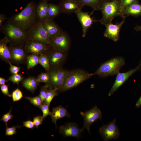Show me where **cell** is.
Instances as JSON below:
<instances>
[{
  "label": "cell",
  "instance_id": "1",
  "mask_svg": "<svg viewBox=\"0 0 141 141\" xmlns=\"http://www.w3.org/2000/svg\"><path fill=\"white\" fill-rule=\"evenodd\" d=\"M36 9L34 3L31 1L20 13L13 16L10 21L26 30L34 23L37 15Z\"/></svg>",
  "mask_w": 141,
  "mask_h": 141
},
{
  "label": "cell",
  "instance_id": "2",
  "mask_svg": "<svg viewBox=\"0 0 141 141\" xmlns=\"http://www.w3.org/2000/svg\"><path fill=\"white\" fill-rule=\"evenodd\" d=\"M125 63L122 57L113 58L102 64L95 72L91 73L92 75H97L101 77L105 78L117 75Z\"/></svg>",
  "mask_w": 141,
  "mask_h": 141
},
{
  "label": "cell",
  "instance_id": "3",
  "mask_svg": "<svg viewBox=\"0 0 141 141\" xmlns=\"http://www.w3.org/2000/svg\"><path fill=\"white\" fill-rule=\"evenodd\" d=\"M1 27L2 32L9 43L14 44L20 43L27 38V33L26 30L10 21Z\"/></svg>",
  "mask_w": 141,
  "mask_h": 141
},
{
  "label": "cell",
  "instance_id": "4",
  "mask_svg": "<svg viewBox=\"0 0 141 141\" xmlns=\"http://www.w3.org/2000/svg\"><path fill=\"white\" fill-rule=\"evenodd\" d=\"M91 76V73L82 70L68 71L65 81L58 92H64L75 87Z\"/></svg>",
  "mask_w": 141,
  "mask_h": 141
},
{
  "label": "cell",
  "instance_id": "5",
  "mask_svg": "<svg viewBox=\"0 0 141 141\" xmlns=\"http://www.w3.org/2000/svg\"><path fill=\"white\" fill-rule=\"evenodd\" d=\"M120 0H114L103 3L100 10L102 12V17L98 21L102 24L105 25L112 22L115 17L120 16Z\"/></svg>",
  "mask_w": 141,
  "mask_h": 141
},
{
  "label": "cell",
  "instance_id": "6",
  "mask_svg": "<svg viewBox=\"0 0 141 141\" xmlns=\"http://www.w3.org/2000/svg\"><path fill=\"white\" fill-rule=\"evenodd\" d=\"M27 33L29 41L50 45L51 39L41 21L33 25Z\"/></svg>",
  "mask_w": 141,
  "mask_h": 141
},
{
  "label": "cell",
  "instance_id": "7",
  "mask_svg": "<svg viewBox=\"0 0 141 141\" xmlns=\"http://www.w3.org/2000/svg\"><path fill=\"white\" fill-rule=\"evenodd\" d=\"M68 71L58 68L50 70L48 72L50 77V82L46 85L49 88L56 89L58 91L63 85Z\"/></svg>",
  "mask_w": 141,
  "mask_h": 141
},
{
  "label": "cell",
  "instance_id": "8",
  "mask_svg": "<svg viewBox=\"0 0 141 141\" xmlns=\"http://www.w3.org/2000/svg\"><path fill=\"white\" fill-rule=\"evenodd\" d=\"M80 115L84 120V125L82 129H86L90 134V127L94 122L98 119H101L102 114L100 110L95 105L90 110L85 112H81Z\"/></svg>",
  "mask_w": 141,
  "mask_h": 141
},
{
  "label": "cell",
  "instance_id": "9",
  "mask_svg": "<svg viewBox=\"0 0 141 141\" xmlns=\"http://www.w3.org/2000/svg\"><path fill=\"white\" fill-rule=\"evenodd\" d=\"M99 132L102 138L105 141L116 139L120 135L115 119L109 124L103 125L100 127Z\"/></svg>",
  "mask_w": 141,
  "mask_h": 141
},
{
  "label": "cell",
  "instance_id": "10",
  "mask_svg": "<svg viewBox=\"0 0 141 141\" xmlns=\"http://www.w3.org/2000/svg\"><path fill=\"white\" fill-rule=\"evenodd\" d=\"M70 43L68 35L66 32L63 31L51 40L50 45L54 49L66 52L69 49Z\"/></svg>",
  "mask_w": 141,
  "mask_h": 141
},
{
  "label": "cell",
  "instance_id": "11",
  "mask_svg": "<svg viewBox=\"0 0 141 141\" xmlns=\"http://www.w3.org/2000/svg\"><path fill=\"white\" fill-rule=\"evenodd\" d=\"M141 70V59L138 65L135 68L124 73L119 72L117 74L115 81L110 89L108 96L113 95L134 73Z\"/></svg>",
  "mask_w": 141,
  "mask_h": 141
},
{
  "label": "cell",
  "instance_id": "12",
  "mask_svg": "<svg viewBox=\"0 0 141 141\" xmlns=\"http://www.w3.org/2000/svg\"><path fill=\"white\" fill-rule=\"evenodd\" d=\"M58 5L60 12L67 14L75 13L84 6L79 0H61Z\"/></svg>",
  "mask_w": 141,
  "mask_h": 141
},
{
  "label": "cell",
  "instance_id": "13",
  "mask_svg": "<svg viewBox=\"0 0 141 141\" xmlns=\"http://www.w3.org/2000/svg\"><path fill=\"white\" fill-rule=\"evenodd\" d=\"M126 17L124 16L122 17L123 19L120 23L114 24L110 22L104 25L105 29L104 33V36L114 42L118 41L119 38L120 29Z\"/></svg>",
  "mask_w": 141,
  "mask_h": 141
},
{
  "label": "cell",
  "instance_id": "14",
  "mask_svg": "<svg viewBox=\"0 0 141 141\" xmlns=\"http://www.w3.org/2000/svg\"><path fill=\"white\" fill-rule=\"evenodd\" d=\"M59 132L63 136L72 137L78 138L83 131L78 125L74 122H70L61 126L59 128Z\"/></svg>",
  "mask_w": 141,
  "mask_h": 141
},
{
  "label": "cell",
  "instance_id": "15",
  "mask_svg": "<svg viewBox=\"0 0 141 141\" xmlns=\"http://www.w3.org/2000/svg\"><path fill=\"white\" fill-rule=\"evenodd\" d=\"M51 48L46 53L49 61L50 67L58 68L64 61L66 52Z\"/></svg>",
  "mask_w": 141,
  "mask_h": 141
},
{
  "label": "cell",
  "instance_id": "16",
  "mask_svg": "<svg viewBox=\"0 0 141 141\" xmlns=\"http://www.w3.org/2000/svg\"><path fill=\"white\" fill-rule=\"evenodd\" d=\"M80 22L82 29V37H85L89 29L91 27L93 23L98 20H96L91 17L88 13L83 11L82 10L75 13Z\"/></svg>",
  "mask_w": 141,
  "mask_h": 141
},
{
  "label": "cell",
  "instance_id": "17",
  "mask_svg": "<svg viewBox=\"0 0 141 141\" xmlns=\"http://www.w3.org/2000/svg\"><path fill=\"white\" fill-rule=\"evenodd\" d=\"M50 45L38 42L29 41L27 43L25 50L32 54L41 55L46 53L50 48Z\"/></svg>",
  "mask_w": 141,
  "mask_h": 141
},
{
  "label": "cell",
  "instance_id": "18",
  "mask_svg": "<svg viewBox=\"0 0 141 141\" xmlns=\"http://www.w3.org/2000/svg\"><path fill=\"white\" fill-rule=\"evenodd\" d=\"M49 18L41 21L51 40L63 32L62 30L53 21Z\"/></svg>",
  "mask_w": 141,
  "mask_h": 141
},
{
  "label": "cell",
  "instance_id": "19",
  "mask_svg": "<svg viewBox=\"0 0 141 141\" xmlns=\"http://www.w3.org/2000/svg\"><path fill=\"white\" fill-rule=\"evenodd\" d=\"M11 55V60L16 63H21L24 60L26 57L25 50L20 47L11 46L9 47Z\"/></svg>",
  "mask_w": 141,
  "mask_h": 141
},
{
  "label": "cell",
  "instance_id": "20",
  "mask_svg": "<svg viewBox=\"0 0 141 141\" xmlns=\"http://www.w3.org/2000/svg\"><path fill=\"white\" fill-rule=\"evenodd\" d=\"M52 122L56 127V122L58 119L65 117L69 118L70 115L67 110L61 105L53 108L50 115Z\"/></svg>",
  "mask_w": 141,
  "mask_h": 141
},
{
  "label": "cell",
  "instance_id": "21",
  "mask_svg": "<svg viewBox=\"0 0 141 141\" xmlns=\"http://www.w3.org/2000/svg\"><path fill=\"white\" fill-rule=\"evenodd\" d=\"M129 15L135 17L141 16V4L138 2L127 7L122 11L120 16L122 17Z\"/></svg>",
  "mask_w": 141,
  "mask_h": 141
},
{
  "label": "cell",
  "instance_id": "22",
  "mask_svg": "<svg viewBox=\"0 0 141 141\" xmlns=\"http://www.w3.org/2000/svg\"><path fill=\"white\" fill-rule=\"evenodd\" d=\"M9 40L5 37L1 40L0 41V56L3 60L9 61L11 60V55L9 47L7 46Z\"/></svg>",
  "mask_w": 141,
  "mask_h": 141
},
{
  "label": "cell",
  "instance_id": "23",
  "mask_svg": "<svg viewBox=\"0 0 141 141\" xmlns=\"http://www.w3.org/2000/svg\"><path fill=\"white\" fill-rule=\"evenodd\" d=\"M48 4L45 1L42 0L37 6L36 14L41 21L48 18Z\"/></svg>",
  "mask_w": 141,
  "mask_h": 141
},
{
  "label": "cell",
  "instance_id": "24",
  "mask_svg": "<svg viewBox=\"0 0 141 141\" xmlns=\"http://www.w3.org/2000/svg\"><path fill=\"white\" fill-rule=\"evenodd\" d=\"M37 78L33 77H29L23 80L22 85L27 89L33 93L39 84Z\"/></svg>",
  "mask_w": 141,
  "mask_h": 141
},
{
  "label": "cell",
  "instance_id": "25",
  "mask_svg": "<svg viewBox=\"0 0 141 141\" xmlns=\"http://www.w3.org/2000/svg\"><path fill=\"white\" fill-rule=\"evenodd\" d=\"M84 6H90L93 9V11L95 10H100L103 2L102 0H79Z\"/></svg>",
  "mask_w": 141,
  "mask_h": 141
},
{
  "label": "cell",
  "instance_id": "26",
  "mask_svg": "<svg viewBox=\"0 0 141 141\" xmlns=\"http://www.w3.org/2000/svg\"><path fill=\"white\" fill-rule=\"evenodd\" d=\"M60 12L58 5L52 3L48 4V18L53 19L57 17Z\"/></svg>",
  "mask_w": 141,
  "mask_h": 141
},
{
  "label": "cell",
  "instance_id": "27",
  "mask_svg": "<svg viewBox=\"0 0 141 141\" xmlns=\"http://www.w3.org/2000/svg\"><path fill=\"white\" fill-rule=\"evenodd\" d=\"M39 56L38 55L32 54L27 57L28 69L34 67L39 63Z\"/></svg>",
  "mask_w": 141,
  "mask_h": 141
},
{
  "label": "cell",
  "instance_id": "28",
  "mask_svg": "<svg viewBox=\"0 0 141 141\" xmlns=\"http://www.w3.org/2000/svg\"><path fill=\"white\" fill-rule=\"evenodd\" d=\"M58 90L51 88H49L46 93L45 102L49 106L53 98L58 95Z\"/></svg>",
  "mask_w": 141,
  "mask_h": 141
},
{
  "label": "cell",
  "instance_id": "29",
  "mask_svg": "<svg viewBox=\"0 0 141 141\" xmlns=\"http://www.w3.org/2000/svg\"><path fill=\"white\" fill-rule=\"evenodd\" d=\"M39 64L46 70L49 71L50 70L49 61L46 53L40 55L39 57Z\"/></svg>",
  "mask_w": 141,
  "mask_h": 141
},
{
  "label": "cell",
  "instance_id": "30",
  "mask_svg": "<svg viewBox=\"0 0 141 141\" xmlns=\"http://www.w3.org/2000/svg\"><path fill=\"white\" fill-rule=\"evenodd\" d=\"M30 103L36 107L39 108L43 104L42 99L39 95L33 97H25Z\"/></svg>",
  "mask_w": 141,
  "mask_h": 141
},
{
  "label": "cell",
  "instance_id": "31",
  "mask_svg": "<svg viewBox=\"0 0 141 141\" xmlns=\"http://www.w3.org/2000/svg\"><path fill=\"white\" fill-rule=\"evenodd\" d=\"M39 82L45 83L48 84L50 81V77L48 73H42L39 74L37 78Z\"/></svg>",
  "mask_w": 141,
  "mask_h": 141
},
{
  "label": "cell",
  "instance_id": "32",
  "mask_svg": "<svg viewBox=\"0 0 141 141\" xmlns=\"http://www.w3.org/2000/svg\"><path fill=\"white\" fill-rule=\"evenodd\" d=\"M138 0H120V4L121 14L122 11L126 8L133 4L138 2Z\"/></svg>",
  "mask_w": 141,
  "mask_h": 141
},
{
  "label": "cell",
  "instance_id": "33",
  "mask_svg": "<svg viewBox=\"0 0 141 141\" xmlns=\"http://www.w3.org/2000/svg\"><path fill=\"white\" fill-rule=\"evenodd\" d=\"M49 106L46 103H44L39 108L43 112V115L42 117L44 120L46 117L49 115H50L51 112H50L49 108Z\"/></svg>",
  "mask_w": 141,
  "mask_h": 141
},
{
  "label": "cell",
  "instance_id": "34",
  "mask_svg": "<svg viewBox=\"0 0 141 141\" xmlns=\"http://www.w3.org/2000/svg\"><path fill=\"white\" fill-rule=\"evenodd\" d=\"M11 97L13 102L18 101L22 97V93L21 91L17 88L13 92Z\"/></svg>",
  "mask_w": 141,
  "mask_h": 141
},
{
  "label": "cell",
  "instance_id": "35",
  "mask_svg": "<svg viewBox=\"0 0 141 141\" xmlns=\"http://www.w3.org/2000/svg\"><path fill=\"white\" fill-rule=\"evenodd\" d=\"M24 78L21 75L16 74H13L9 77L8 80L12 81L14 83H16L18 84L19 83L23 80Z\"/></svg>",
  "mask_w": 141,
  "mask_h": 141
},
{
  "label": "cell",
  "instance_id": "36",
  "mask_svg": "<svg viewBox=\"0 0 141 141\" xmlns=\"http://www.w3.org/2000/svg\"><path fill=\"white\" fill-rule=\"evenodd\" d=\"M11 108L9 111L7 113L4 114L0 119L5 123L6 126H7V122L10 120H11L13 117V116L11 114Z\"/></svg>",
  "mask_w": 141,
  "mask_h": 141
},
{
  "label": "cell",
  "instance_id": "37",
  "mask_svg": "<svg viewBox=\"0 0 141 141\" xmlns=\"http://www.w3.org/2000/svg\"><path fill=\"white\" fill-rule=\"evenodd\" d=\"M20 128V126L17 125L9 127L6 126L5 135L7 136H10L15 134L16 133V129Z\"/></svg>",
  "mask_w": 141,
  "mask_h": 141
},
{
  "label": "cell",
  "instance_id": "38",
  "mask_svg": "<svg viewBox=\"0 0 141 141\" xmlns=\"http://www.w3.org/2000/svg\"><path fill=\"white\" fill-rule=\"evenodd\" d=\"M49 87L48 86L45 84L42 86L40 92L39 96L40 97L43 103H45V101Z\"/></svg>",
  "mask_w": 141,
  "mask_h": 141
},
{
  "label": "cell",
  "instance_id": "39",
  "mask_svg": "<svg viewBox=\"0 0 141 141\" xmlns=\"http://www.w3.org/2000/svg\"><path fill=\"white\" fill-rule=\"evenodd\" d=\"M43 120L42 116H38L35 117L33 118V122L35 127L38 128L39 126L42 124Z\"/></svg>",
  "mask_w": 141,
  "mask_h": 141
},
{
  "label": "cell",
  "instance_id": "40",
  "mask_svg": "<svg viewBox=\"0 0 141 141\" xmlns=\"http://www.w3.org/2000/svg\"><path fill=\"white\" fill-rule=\"evenodd\" d=\"M1 89L2 92L5 95L11 97V95L9 93L8 89V85L5 84L0 85Z\"/></svg>",
  "mask_w": 141,
  "mask_h": 141
},
{
  "label": "cell",
  "instance_id": "41",
  "mask_svg": "<svg viewBox=\"0 0 141 141\" xmlns=\"http://www.w3.org/2000/svg\"><path fill=\"white\" fill-rule=\"evenodd\" d=\"M8 62L10 66L9 70L10 72L13 74H17L20 70V68L12 64L10 61Z\"/></svg>",
  "mask_w": 141,
  "mask_h": 141
},
{
  "label": "cell",
  "instance_id": "42",
  "mask_svg": "<svg viewBox=\"0 0 141 141\" xmlns=\"http://www.w3.org/2000/svg\"><path fill=\"white\" fill-rule=\"evenodd\" d=\"M23 123V125L20 126V127L24 126L30 129H33L35 127L33 122L30 120L24 122Z\"/></svg>",
  "mask_w": 141,
  "mask_h": 141
},
{
  "label": "cell",
  "instance_id": "43",
  "mask_svg": "<svg viewBox=\"0 0 141 141\" xmlns=\"http://www.w3.org/2000/svg\"><path fill=\"white\" fill-rule=\"evenodd\" d=\"M7 19L5 15L4 14H0V27H1L3 25V24L4 21Z\"/></svg>",
  "mask_w": 141,
  "mask_h": 141
},
{
  "label": "cell",
  "instance_id": "44",
  "mask_svg": "<svg viewBox=\"0 0 141 141\" xmlns=\"http://www.w3.org/2000/svg\"><path fill=\"white\" fill-rule=\"evenodd\" d=\"M141 105V96L137 101L136 104V106L138 108H139Z\"/></svg>",
  "mask_w": 141,
  "mask_h": 141
},
{
  "label": "cell",
  "instance_id": "45",
  "mask_svg": "<svg viewBox=\"0 0 141 141\" xmlns=\"http://www.w3.org/2000/svg\"><path fill=\"white\" fill-rule=\"evenodd\" d=\"M8 80H6L4 78H0V85L5 84V83L7 82Z\"/></svg>",
  "mask_w": 141,
  "mask_h": 141
},
{
  "label": "cell",
  "instance_id": "46",
  "mask_svg": "<svg viewBox=\"0 0 141 141\" xmlns=\"http://www.w3.org/2000/svg\"><path fill=\"white\" fill-rule=\"evenodd\" d=\"M134 29L137 31H141V26L137 25L134 28Z\"/></svg>",
  "mask_w": 141,
  "mask_h": 141
},
{
  "label": "cell",
  "instance_id": "47",
  "mask_svg": "<svg viewBox=\"0 0 141 141\" xmlns=\"http://www.w3.org/2000/svg\"><path fill=\"white\" fill-rule=\"evenodd\" d=\"M103 3L111 1L114 0H102Z\"/></svg>",
  "mask_w": 141,
  "mask_h": 141
},
{
  "label": "cell",
  "instance_id": "48",
  "mask_svg": "<svg viewBox=\"0 0 141 141\" xmlns=\"http://www.w3.org/2000/svg\"><path fill=\"white\" fill-rule=\"evenodd\" d=\"M42 0L45 1H49V0Z\"/></svg>",
  "mask_w": 141,
  "mask_h": 141
}]
</instances>
